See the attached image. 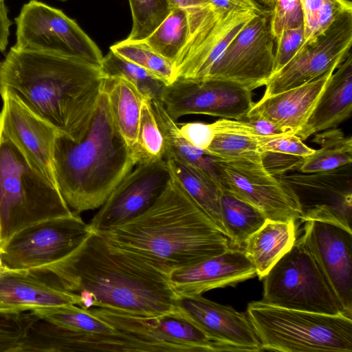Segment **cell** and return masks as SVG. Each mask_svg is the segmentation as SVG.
<instances>
[{"instance_id":"obj_1","label":"cell","mask_w":352,"mask_h":352,"mask_svg":"<svg viewBox=\"0 0 352 352\" xmlns=\"http://www.w3.org/2000/svg\"><path fill=\"white\" fill-rule=\"evenodd\" d=\"M172 269L113 246L91 233L70 254L38 271L51 274L80 298L78 307L154 317L179 311Z\"/></svg>"},{"instance_id":"obj_2","label":"cell","mask_w":352,"mask_h":352,"mask_svg":"<svg viewBox=\"0 0 352 352\" xmlns=\"http://www.w3.org/2000/svg\"><path fill=\"white\" fill-rule=\"evenodd\" d=\"M105 78L100 66L83 59L14 46L0 61V93L13 94L74 140L86 132Z\"/></svg>"},{"instance_id":"obj_3","label":"cell","mask_w":352,"mask_h":352,"mask_svg":"<svg viewBox=\"0 0 352 352\" xmlns=\"http://www.w3.org/2000/svg\"><path fill=\"white\" fill-rule=\"evenodd\" d=\"M109 244L170 269L191 265L230 248L227 235L172 177L156 201L138 217L96 232Z\"/></svg>"},{"instance_id":"obj_4","label":"cell","mask_w":352,"mask_h":352,"mask_svg":"<svg viewBox=\"0 0 352 352\" xmlns=\"http://www.w3.org/2000/svg\"><path fill=\"white\" fill-rule=\"evenodd\" d=\"M137 164L116 125L104 87L84 135L74 140L58 133L55 140L56 185L78 214L99 208Z\"/></svg>"},{"instance_id":"obj_5","label":"cell","mask_w":352,"mask_h":352,"mask_svg":"<svg viewBox=\"0 0 352 352\" xmlns=\"http://www.w3.org/2000/svg\"><path fill=\"white\" fill-rule=\"evenodd\" d=\"M73 213L56 184L0 133V250L25 228Z\"/></svg>"},{"instance_id":"obj_6","label":"cell","mask_w":352,"mask_h":352,"mask_svg":"<svg viewBox=\"0 0 352 352\" xmlns=\"http://www.w3.org/2000/svg\"><path fill=\"white\" fill-rule=\"evenodd\" d=\"M247 316L262 351H352V318L283 308L262 300L248 305Z\"/></svg>"},{"instance_id":"obj_7","label":"cell","mask_w":352,"mask_h":352,"mask_svg":"<svg viewBox=\"0 0 352 352\" xmlns=\"http://www.w3.org/2000/svg\"><path fill=\"white\" fill-rule=\"evenodd\" d=\"M263 279L261 300L267 304L305 311L344 314L318 265L300 239Z\"/></svg>"},{"instance_id":"obj_8","label":"cell","mask_w":352,"mask_h":352,"mask_svg":"<svg viewBox=\"0 0 352 352\" xmlns=\"http://www.w3.org/2000/svg\"><path fill=\"white\" fill-rule=\"evenodd\" d=\"M187 10L189 34L173 63L175 80H204L229 43L257 12L239 6L219 8L210 2Z\"/></svg>"},{"instance_id":"obj_9","label":"cell","mask_w":352,"mask_h":352,"mask_svg":"<svg viewBox=\"0 0 352 352\" xmlns=\"http://www.w3.org/2000/svg\"><path fill=\"white\" fill-rule=\"evenodd\" d=\"M14 21L15 47L76 57L100 65L103 56L98 45L61 10L30 0Z\"/></svg>"},{"instance_id":"obj_10","label":"cell","mask_w":352,"mask_h":352,"mask_svg":"<svg viewBox=\"0 0 352 352\" xmlns=\"http://www.w3.org/2000/svg\"><path fill=\"white\" fill-rule=\"evenodd\" d=\"M214 158L221 186L258 208L267 219L284 222L300 219L295 192L280 177L266 170L261 153L231 160Z\"/></svg>"},{"instance_id":"obj_11","label":"cell","mask_w":352,"mask_h":352,"mask_svg":"<svg viewBox=\"0 0 352 352\" xmlns=\"http://www.w3.org/2000/svg\"><path fill=\"white\" fill-rule=\"evenodd\" d=\"M272 13L270 10L256 13L229 43L205 79L232 81L251 91L265 85L274 74Z\"/></svg>"},{"instance_id":"obj_12","label":"cell","mask_w":352,"mask_h":352,"mask_svg":"<svg viewBox=\"0 0 352 352\" xmlns=\"http://www.w3.org/2000/svg\"><path fill=\"white\" fill-rule=\"evenodd\" d=\"M91 233L89 224L74 212L17 232L0 250V257L9 270H41L67 256Z\"/></svg>"},{"instance_id":"obj_13","label":"cell","mask_w":352,"mask_h":352,"mask_svg":"<svg viewBox=\"0 0 352 352\" xmlns=\"http://www.w3.org/2000/svg\"><path fill=\"white\" fill-rule=\"evenodd\" d=\"M161 101L175 122L189 114L243 120L254 103L251 90L221 79H176L165 87Z\"/></svg>"},{"instance_id":"obj_14","label":"cell","mask_w":352,"mask_h":352,"mask_svg":"<svg viewBox=\"0 0 352 352\" xmlns=\"http://www.w3.org/2000/svg\"><path fill=\"white\" fill-rule=\"evenodd\" d=\"M351 44L352 11H348L316 39L301 46L294 58L268 80L262 98L302 85L330 69H336L350 52Z\"/></svg>"},{"instance_id":"obj_15","label":"cell","mask_w":352,"mask_h":352,"mask_svg":"<svg viewBox=\"0 0 352 352\" xmlns=\"http://www.w3.org/2000/svg\"><path fill=\"white\" fill-rule=\"evenodd\" d=\"M89 310L119 331L152 343L161 352L223 351L180 310L154 317L136 316L98 307Z\"/></svg>"},{"instance_id":"obj_16","label":"cell","mask_w":352,"mask_h":352,"mask_svg":"<svg viewBox=\"0 0 352 352\" xmlns=\"http://www.w3.org/2000/svg\"><path fill=\"white\" fill-rule=\"evenodd\" d=\"M295 192L302 222L329 221L351 230V164L327 171L279 176Z\"/></svg>"},{"instance_id":"obj_17","label":"cell","mask_w":352,"mask_h":352,"mask_svg":"<svg viewBox=\"0 0 352 352\" xmlns=\"http://www.w3.org/2000/svg\"><path fill=\"white\" fill-rule=\"evenodd\" d=\"M171 179L164 159L138 164L110 194L89 223L100 232L141 214L159 197Z\"/></svg>"},{"instance_id":"obj_18","label":"cell","mask_w":352,"mask_h":352,"mask_svg":"<svg viewBox=\"0 0 352 352\" xmlns=\"http://www.w3.org/2000/svg\"><path fill=\"white\" fill-rule=\"evenodd\" d=\"M336 296L352 318V231L329 221H305L300 238Z\"/></svg>"},{"instance_id":"obj_19","label":"cell","mask_w":352,"mask_h":352,"mask_svg":"<svg viewBox=\"0 0 352 352\" xmlns=\"http://www.w3.org/2000/svg\"><path fill=\"white\" fill-rule=\"evenodd\" d=\"M0 133L10 140L52 182L56 184L53 150L58 131L26 107L15 95L0 93ZM57 186V185H56Z\"/></svg>"},{"instance_id":"obj_20","label":"cell","mask_w":352,"mask_h":352,"mask_svg":"<svg viewBox=\"0 0 352 352\" xmlns=\"http://www.w3.org/2000/svg\"><path fill=\"white\" fill-rule=\"evenodd\" d=\"M178 307L223 351H262L259 339L244 313L201 295L179 296Z\"/></svg>"},{"instance_id":"obj_21","label":"cell","mask_w":352,"mask_h":352,"mask_svg":"<svg viewBox=\"0 0 352 352\" xmlns=\"http://www.w3.org/2000/svg\"><path fill=\"white\" fill-rule=\"evenodd\" d=\"M79 303L77 294L47 272L6 269L0 276V311L26 312Z\"/></svg>"},{"instance_id":"obj_22","label":"cell","mask_w":352,"mask_h":352,"mask_svg":"<svg viewBox=\"0 0 352 352\" xmlns=\"http://www.w3.org/2000/svg\"><path fill=\"white\" fill-rule=\"evenodd\" d=\"M256 275L255 267L243 249L230 248L195 264L173 269L169 280L179 296L234 286Z\"/></svg>"},{"instance_id":"obj_23","label":"cell","mask_w":352,"mask_h":352,"mask_svg":"<svg viewBox=\"0 0 352 352\" xmlns=\"http://www.w3.org/2000/svg\"><path fill=\"white\" fill-rule=\"evenodd\" d=\"M335 70L302 85L262 98L254 103L246 118L265 119L296 135L309 118Z\"/></svg>"},{"instance_id":"obj_24","label":"cell","mask_w":352,"mask_h":352,"mask_svg":"<svg viewBox=\"0 0 352 352\" xmlns=\"http://www.w3.org/2000/svg\"><path fill=\"white\" fill-rule=\"evenodd\" d=\"M309 118L296 135L302 141L317 133L336 128L352 111V56L349 52L336 68Z\"/></svg>"},{"instance_id":"obj_25","label":"cell","mask_w":352,"mask_h":352,"mask_svg":"<svg viewBox=\"0 0 352 352\" xmlns=\"http://www.w3.org/2000/svg\"><path fill=\"white\" fill-rule=\"evenodd\" d=\"M296 241L295 222L267 219L245 242L243 250L254 264L256 275L263 279L274 263Z\"/></svg>"},{"instance_id":"obj_26","label":"cell","mask_w":352,"mask_h":352,"mask_svg":"<svg viewBox=\"0 0 352 352\" xmlns=\"http://www.w3.org/2000/svg\"><path fill=\"white\" fill-rule=\"evenodd\" d=\"M164 159L167 163L172 177L225 233L220 206L222 186L197 167L179 159L168 151H165Z\"/></svg>"},{"instance_id":"obj_27","label":"cell","mask_w":352,"mask_h":352,"mask_svg":"<svg viewBox=\"0 0 352 352\" xmlns=\"http://www.w3.org/2000/svg\"><path fill=\"white\" fill-rule=\"evenodd\" d=\"M103 87L116 125L135 153L141 107L145 96L131 82L120 77H106Z\"/></svg>"},{"instance_id":"obj_28","label":"cell","mask_w":352,"mask_h":352,"mask_svg":"<svg viewBox=\"0 0 352 352\" xmlns=\"http://www.w3.org/2000/svg\"><path fill=\"white\" fill-rule=\"evenodd\" d=\"M221 217L224 231L234 246L243 248L246 240L257 231L267 218L258 208L221 187Z\"/></svg>"},{"instance_id":"obj_29","label":"cell","mask_w":352,"mask_h":352,"mask_svg":"<svg viewBox=\"0 0 352 352\" xmlns=\"http://www.w3.org/2000/svg\"><path fill=\"white\" fill-rule=\"evenodd\" d=\"M313 142L320 146L302 158L301 173H310L333 170L352 162V138L336 128L315 134Z\"/></svg>"},{"instance_id":"obj_30","label":"cell","mask_w":352,"mask_h":352,"mask_svg":"<svg viewBox=\"0 0 352 352\" xmlns=\"http://www.w3.org/2000/svg\"><path fill=\"white\" fill-rule=\"evenodd\" d=\"M189 30L188 10L173 8L166 19L142 41L173 64L187 41Z\"/></svg>"},{"instance_id":"obj_31","label":"cell","mask_w":352,"mask_h":352,"mask_svg":"<svg viewBox=\"0 0 352 352\" xmlns=\"http://www.w3.org/2000/svg\"><path fill=\"white\" fill-rule=\"evenodd\" d=\"M100 67L105 77L122 78L135 85L144 96L161 100L166 85L146 69L111 50L103 56Z\"/></svg>"},{"instance_id":"obj_32","label":"cell","mask_w":352,"mask_h":352,"mask_svg":"<svg viewBox=\"0 0 352 352\" xmlns=\"http://www.w3.org/2000/svg\"><path fill=\"white\" fill-rule=\"evenodd\" d=\"M32 312L41 318L78 332L102 334L120 332L89 309L75 305L38 309Z\"/></svg>"},{"instance_id":"obj_33","label":"cell","mask_w":352,"mask_h":352,"mask_svg":"<svg viewBox=\"0 0 352 352\" xmlns=\"http://www.w3.org/2000/svg\"><path fill=\"white\" fill-rule=\"evenodd\" d=\"M305 42L307 44L320 36L342 13L352 11L349 0H300Z\"/></svg>"},{"instance_id":"obj_34","label":"cell","mask_w":352,"mask_h":352,"mask_svg":"<svg viewBox=\"0 0 352 352\" xmlns=\"http://www.w3.org/2000/svg\"><path fill=\"white\" fill-rule=\"evenodd\" d=\"M110 50L146 69L166 85L175 80L172 63L157 54L143 41L124 40L111 46Z\"/></svg>"},{"instance_id":"obj_35","label":"cell","mask_w":352,"mask_h":352,"mask_svg":"<svg viewBox=\"0 0 352 352\" xmlns=\"http://www.w3.org/2000/svg\"><path fill=\"white\" fill-rule=\"evenodd\" d=\"M165 151L164 138L157 124L151 98L145 96L141 107L135 151L138 164L164 159Z\"/></svg>"},{"instance_id":"obj_36","label":"cell","mask_w":352,"mask_h":352,"mask_svg":"<svg viewBox=\"0 0 352 352\" xmlns=\"http://www.w3.org/2000/svg\"><path fill=\"white\" fill-rule=\"evenodd\" d=\"M132 14V29L125 39L142 41L169 14L171 7L168 0H129Z\"/></svg>"},{"instance_id":"obj_37","label":"cell","mask_w":352,"mask_h":352,"mask_svg":"<svg viewBox=\"0 0 352 352\" xmlns=\"http://www.w3.org/2000/svg\"><path fill=\"white\" fill-rule=\"evenodd\" d=\"M206 151L223 160L236 159L260 153L256 138L219 132L215 133L212 143Z\"/></svg>"},{"instance_id":"obj_38","label":"cell","mask_w":352,"mask_h":352,"mask_svg":"<svg viewBox=\"0 0 352 352\" xmlns=\"http://www.w3.org/2000/svg\"><path fill=\"white\" fill-rule=\"evenodd\" d=\"M34 317L32 311H0V352H14Z\"/></svg>"},{"instance_id":"obj_39","label":"cell","mask_w":352,"mask_h":352,"mask_svg":"<svg viewBox=\"0 0 352 352\" xmlns=\"http://www.w3.org/2000/svg\"><path fill=\"white\" fill-rule=\"evenodd\" d=\"M212 124L215 133H232L253 138L287 133L271 122L258 118H245L243 120L221 118Z\"/></svg>"},{"instance_id":"obj_40","label":"cell","mask_w":352,"mask_h":352,"mask_svg":"<svg viewBox=\"0 0 352 352\" xmlns=\"http://www.w3.org/2000/svg\"><path fill=\"white\" fill-rule=\"evenodd\" d=\"M256 140L260 153H279L305 157L315 151L305 144L296 135L290 133L262 136Z\"/></svg>"},{"instance_id":"obj_41","label":"cell","mask_w":352,"mask_h":352,"mask_svg":"<svg viewBox=\"0 0 352 352\" xmlns=\"http://www.w3.org/2000/svg\"><path fill=\"white\" fill-rule=\"evenodd\" d=\"M272 31L276 40L283 30L303 25L300 0H274Z\"/></svg>"},{"instance_id":"obj_42","label":"cell","mask_w":352,"mask_h":352,"mask_svg":"<svg viewBox=\"0 0 352 352\" xmlns=\"http://www.w3.org/2000/svg\"><path fill=\"white\" fill-rule=\"evenodd\" d=\"M304 42L303 25L282 31L276 40L274 74L281 69L294 58Z\"/></svg>"},{"instance_id":"obj_43","label":"cell","mask_w":352,"mask_h":352,"mask_svg":"<svg viewBox=\"0 0 352 352\" xmlns=\"http://www.w3.org/2000/svg\"><path fill=\"white\" fill-rule=\"evenodd\" d=\"M181 136L191 145L206 151L212 143L215 135L211 124L192 122L178 124Z\"/></svg>"},{"instance_id":"obj_44","label":"cell","mask_w":352,"mask_h":352,"mask_svg":"<svg viewBox=\"0 0 352 352\" xmlns=\"http://www.w3.org/2000/svg\"><path fill=\"white\" fill-rule=\"evenodd\" d=\"M261 162L266 170L274 176H281L287 172L299 168L302 158L279 153H261Z\"/></svg>"},{"instance_id":"obj_45","label":"cell","mask_w":352,"mask_h":352,"mask_svg":"<svg viewBox=\"0 0 352 352\" xmlns=\"http://www.w3.org/2000/svg\"><path fill=\"white\" fill-rule=\"evenodd\" d=\"M8 10L4 1H0V52H4L8 44L10 27L12 23L8 16Z\"/></svg>"},{"instance_id":"obj_46","label":"cell","mask_w":352,"mask_h":352,"mask_svg":"<svg viewBox=\"0 0 352 352\" xmlns=\"http://www.w3.org/2000/svg\"><path fill=\"white\" fill-rule=\"evenodd\" d=\"M171 8H182L186 10L208 3V0H168Z\"/></svg>"},{"instance_id":"obj_47","label":"cell","mask_w":352,"mask_h":352,"mask_svg":"<svg viewBox=\"0 0 352 352\" xmlns=\"http://www.w3.org/2000/svg\"><path fill=\"white\" fill-rule=\"evenodd\" d=\"M230 1H232V2H234V3L240 6L253 10L254 11H255L256 12H259L263 10V9L260 8L252 0H230Z\"/></svg>"},{"instance_id":"obj_48","label":"cell","mask_w":352,"mask_h":352,"mask_svg":"<svg viewBox=\"0 0 352 352\" xmlns=\"http://www.w3.org/2000/svg\"><path fill=\"white\" fill-rule=\"evenodd\" d=\"M252 1H254L261 9L272 10L274 8V0H252Z\"/></svg>"},{"instance_id":"obj_49","label":"cell","mask_w":352,"mask_h":352,"mask_svg":"<svg viewBox=\"0 0 352 352\" xmlns=\"http://www.w3.org/2000/svg\"><path fill=\"white\" fill-rule=\"evenodd\" d=\"M6 267L4 265L1 257H0V276L6 270Z\"/></svg>"},{"instance_id":"obj_50","label":"cell","mask_w":352,"mask_h":352,"mask_svg":"<svg viewBox=\"0 0 352 352\" xmlns=\"http://www.w3.org/2000/svg\"><path fill=\"white\" fill-rule=\"evenodd\" d=\"M1 1H4V0H0Z\"/></svg>"},{"instance_id":"obj_51","label":"cell","mask_w":352,"mask_h":352,"mask_svg":"<svg viewBox=\"0 0 352 352\" xmlns=\"http://www.w3.org/2000/svg\"><path fill=\"white\" fill-rule=\"evenodd\" d=\"M60 1H67V0H60Z\"/></svg>"},{"instance_id":"obj_52","label":"cell","mask_w":352,"mask_h":352,"mask_svg":"<svg viewBox=\"0 0 352 352\" xmlns=\"http://www.w3.org/2000/svg\"><path fill=\"white\" fill-rule=\"evenodd\" d=\"M1 251V250H0Z\"/></svg>"}]
</instances>
